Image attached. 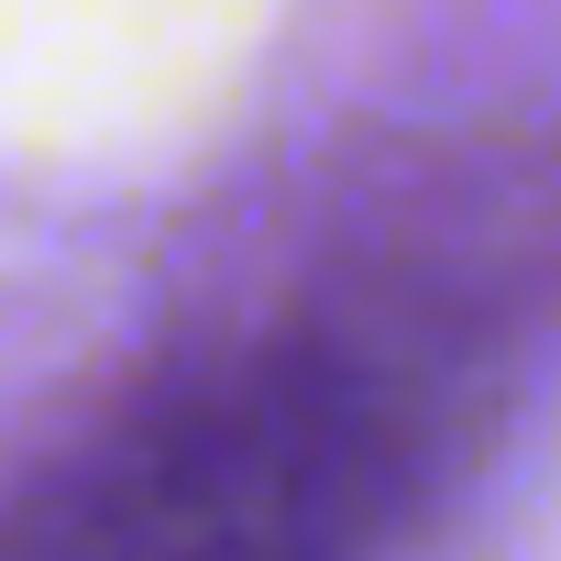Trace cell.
<instances>
[{"mask_svg": "<svg viewBox=\"0 0 561 561\" xmlns=\"http://www.w3.org/2000/svg\"><path fill=\"white\" fill-rule=\"evenodd\" d=\"M430 462V364L375 320H275L122 386L0 484V561H364Z\"/></svg>", "mask_w": 561, "mask_h": 561, "instance_id": "1", "label": "cell"}]
</instances>
